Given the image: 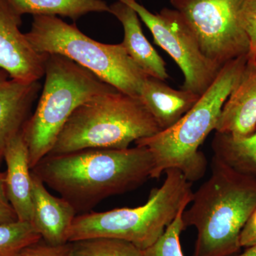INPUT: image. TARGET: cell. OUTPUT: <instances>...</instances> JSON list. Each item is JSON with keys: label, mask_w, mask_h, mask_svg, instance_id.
I'll return each instance as SVG.
<instances>
[{"label": "cell", "mask_w": 256, "mask_h": 256, "mask_svg": "<svg viewBox=\"0 0 256 256\" xmlns=\"http://www.w3.org/2000/svg\"><path fill=\"white\" fill-rule=\"evenodd\" d=\"M154 160L146 146L85 149L47 154L32 170L76 212H86L108 197L136 190L151 178Z\"/></svg>", "instance_id": "6da1fadb"}, {"label": "cell", "mask_w": 256, "mask_h": 256, "mask_svg": "<svg viewBox=\"0 0 256 256\" xmlns=\"http://www.w3.org/2000/svg\"><path fill=\"white\" fill-rule=\"evenodd\" d=\"M210 168V178L184 210V226L196 229L193 256H232L240 252V234L256 208V176L238 172L214 156Z\"/></svg>", "instance_id": "7a4b0ae2"}, {"label": "cell", "mask_w": 256, "mask_h": 256, "mask_svg": "<svg viewBox=\"0 0 256 256\" xmlns=\"http://www.w3.org/2000/svg\"><path fill=\"white\" fill-rule=\"evenodd\" d=\"M247 60L244 56L224 64L206 92L174 126L134 142L151 152L154 160L151 178H160L170 169L180 170L192 183L204 178L208 161L200 146L215 130L222 108Z\"/></svg>", "instance_id": "3957f363"}, {"label": "cell", "mask_w": 256, "mask_h": 256, "mask_svg": "<svg viewBox=\"0 0 256 256\" xmlns=\"http://www.w3.org/2000/svg\"><path fill=\"white\" fill-rule=\"evenodd\" d=\"M161 131L140 98L112 89L79 106L48 154L85 149H127Z\"/></svg>", "instance_id": "277c9868"}, {"label": "cell", "mask_w": 256, "mask_h": 256, "mask_svg": "<svg viewBox=\"0 0 256 256\" xmlns=\"http://www.w3.org/2000/svg\"><path fill=\"white\" fill-rule=\"evenodd\" d=\"M160 188H152L148 201L134 208L88 212L77 216L68 233V242L94 238L120 239L140 250L160 238L178 212L191 203L192 183L176 169L165 172Z\"/></svg>", "instance_id": "5b68a950"}, {"label": "cell", "mask_w": 256, "mask_h": 256, "mask_svg": "<svg viewBox=\"0 0 256 256\" xmlns=\"http://www.w3.org/2000/svg\"><path fill=\"white\" fill-rule=\"evenodd\" d=\"M44 76L36 110L22 130L31 170L48 154L64 124L79 106L116 88L60 54H47Z\"/></svg>", "instance_id": "8992f818"}, {"label": "cell", "mask_w": 256, "mask_h": 256, "mask_svg": "<svg viewBox=\"0 0 256 256\" xmlns=\"http://www.w3.org/2000/svg\"><path fill=\"white\" fill-rule=\"evenodd\" d=\"M40 54H60L92 72L120 92L140 97L148 75L128 55L122 43L96 42L62 18L35 15L31 30L25 34Z\"/></svg>", "instance_id": "52a82bcc"}, {"label": "cell", "mask_w": 256, "mask_h": 256, "mask_svg": "<svg viewBox=\"0 0 256 256\" xmlns=\"http://www.w3.org/2000/svg\"><path fill=\"white\" fill-rule=\"evenodd\" d=\"M245 0H170L194 32L204 54L224 64L250 50L246 33L239 22Z\"/></svg>", "instance_id": "ba28073f"}, {"label": "cell", "mask_w": 256, "mask_h": 256, "mask_svg": "<svg viewBox=\"0 0 256 256\" xmlns=\"http://www.w3.org/2000/svg\"><path fill=\"white\" fill-rule=\"evenodd\" d=\"M129 5L149 28L154 42L173 58L184 75L182 89L202 96L220 68L207 58L196 36L178 10L163 8L153 14L136 0H118Z\"/></svg>", "instance_id": "9c48e42d"}, {"label": "cell", "mask_w": 256, "mask_h": 256, "mask_svg": "<svg viewBox=\"0 0 256 256\" xmlns=\"http://www.w3.org/2000/svg\"><path fill=\"white\" fill-rule=\"evenodd\" d=\"M22 16L0 0V69L12 79L37 82L44 76L47 54L37 52L20 26Z\"/></svg>", "instance_id": "30bf717a"}, {"label": "cell", "mask_w": 256, "mask_h": 256, "mask_svg": "<svg viewBox=\"0 0 256 256\" xmlns=\"http://www.w3.org/2000/svg\"><path fill=\"white\" fill-rule=\"evenodd\" d=\"M32 224L42 240L54 246L68 242V233L77 212L66 200L52 195L32 171Z\"/></svg>", "instance_id": "8fae6325"}, {"label": "cell", "mask_w": 256, "mask_h": 256, "mask_svg": "<svg viewBox=\"0 0 256 256\" xmlns=\"http://www.w3.org/2000/svg\"><path fill=\"white\" fill-rule=\"evenodd\" d=\"M216 132L235 138L256 131V62H248L222 108Z\"/></svg>", "instance_id": "7c38bea8"}, {"label": "cell", "mask_w": 256, "mask_h": 256, "mask_svg": "<svg viewBox=\"0 0 256 256\" xmlns=\"http://www.w3.org/2000/svg\"><path fill=\"white\" fill-rule=\"evenodd\" d=\"M3 158L6 164L5 188L8 200L16 212L18 220L32 223V170L28 146L22 132L8 143Z\"/></svg>", "instance_id": "4fadbf2b"}, {"label": "cell", "mask_w": 256, "mask_h": 256, "mask_svg": "<svg viewBox=\"0 0 256 256\" xmlns=\"http://www.w3.org/2000/svg\"><path fill=\"white\" fill-rule=\"evenodd\" d=\"M37 82L11 79L0 85V160L10 141L22 130L41 90Z\"/></svg>", "instance_id": "5bb4252c"}, {"label": "cell", "mask_w": 256, "mask_h": 256, "mask_svg": "<svg viewBox=\"0 0 256 256\" xmlns=\"http://www.w3.org/2000/svg\"><path fill=\"white\" fill-rule=\"evenodd\" d=\"M110 14L122 24L124 31L122 44L134 63L149 76L164 82L169 78L166 63L146 40L136 12L118 0L110 5Z\"/></svg>", "instance_id": "9a60e30c"}, {"label": "cell", "mask_w": 256, "mask_h": 256, "mask_svg": "<svg viewBox=\"0 0 256 256\" xmlns=\"http://www.w3.org/2000/svg\"><path fill=\"white\" fill-rule=\"evenodd\" d=\"M200 97L183 89L176 90L164 80L149 76L144 80L140 96L161 131L174 126Z\"/></svg>", "instance_id": "2e32d148"}, {"label": "cell", "mask_w": 256, "mask_h": 256, "mask_svg": "<svg viewBox=\"0 0 256 256\" xmlns=\"http://www.w3.org/2000/svg\"><path fill=\"white\" fill-rule=\"evenodd\" d=\"M18 14L65 16L74 21L92 12L110 13L104 0H6Z\"/></svg>", "instance_id": "e0dca14e"}, {"label": "cell", "mask_w": 256, "mask_h": 256, "mask_svg": "<svg viewBox=\"0 0 256 256\" xmlns=\"http://www.w3.org/2000/svg\"><path fill=\"white\" fill-rule=\"evenodd\" d=\"M214 156L242 174L256 176V131L235 138L216 132L212 143Z\"/></svg>", "instance_id": "ac0fdd59"}, {"label": "cell", "mask_w": 256, "mask_h": 256, "mask_svg": "<svg viewBox=\"0 0 256 256\" xmlns=\"http://www.w3.org/2000/svg\"><path fill=\"white\" fill-rule=\"evenodd\" d=\"M68 245V256H143L142 250L120 239L88 238Z\"/></svg>", "instance_id": "d6986e66"}, {"label": "cell", "mask_w": 256, "mask_h": 256, "mask_svg": "<svg viewBox=\"0 0 256 256\" xmlns=\"http://www.w3.org/2000/svg\"><path fill=\"white\" fill-rule=\"evenodd\" d=\"M42 240L30 222L0 224V256H22L28 247Z\"/></svg>", "instance_id": "ffe728a7"}, {"label": "cell", "mask_w": 256, "mask_h": 256, "mask_svg": "<svg viewBox=\"0 0 256 256\" xmlns=\"http://www.w3.org/2000/svg\"><path fill=\"white\" fill-rule=\"evenodd\" d=\"M182 208L176 218L152 245L142 250L143 256H184L180 244V235L184 230Z\"/></svg>", "instance_id": "44dd1931"}, {"label": "cell", "mask_w": 256, "mask_h": 256, "mask_svg": "<svg viewBox=\"0 0 256 256\" xmlns=\"http://www.w3.org/2000/svg\"><path fill=\"white\" fill-rule=\"evenodd\" d=\"M239 22L250 42L248 62H256V0H245L239 13Z\"/></svg>", "instance_id": "7402d4cb"}, {"label": "cell", "mask_w": 256, "mask_h": 256, "mask_svg": "<svg viewBox=\"0 0 256 256\" xmlns=\"http://www.w3.org/2000/svg\"><path fill=\"white\" fill-rule=\"evenodd\" d=\"M68 242L65 245L54 246L42 240L28 247L22 256H68Z\"/></svg>", "instance_id": "603a6c76"}, {"label": "cell", "mask_w": 256, "mask_h": 256, "mask_svg": "<svg viewBox=\"0 0 256 256\" xmlns=\"http://www.w3.org/2000/svg\"><path fill=\"white\" fill-rule=\"evenodd\" d=\"M18 220L16 212L6 196L5 172H0V224L14 223Z\"/></svg>", "instance_id": "cb8c5ba5"}, {"label": "cell", "mask_w": 256, "mask_h": 256, "mask_svg": "<svg viewBox=\"0 0 256 256\" xmlns=\"http://www.w3.org/2000/svg\"><path fill=\"white\" fill-rule=\"evenodd\" d=\"M242 247H250L256 244V208L242 229L240 238Z\"/></svg>", "instance_id": "d4e9b609"}, {"label": "cell", "mask_w": 256, "mask_h": 256, "mask_svg": "<svg viewBox=\"0 0 256 256\" xmlns=\"http://www.w3.org/2000/svg\"><path fill=\"white\" fill-rule=\"evenodd\" d=\"M246 248L244 252L237 256H256V244Z\"/></svg>", "instance_id": "484cf974"}, {"label": "cell", "mask_w": 256, "mask_h": 256, "mask_svg": "<svg viewBox=\"0 0 256 256\" xmlns=\"http://www.w3.org/2000/svg\"><path fill=\"white\" fill-rule=\"evenodd\" d=\"M9 76V74L6 73V72H4V70L0 69V85L4 84V82H6V80H8V77Z\"/></svg>", "instance_id": "4316f807"}, {"label": "cell", "mask_w": 256, "mask_h": 256, "mask_svg": "<svg viewBox=\"0 0 256 256\" xmlns=\"http://www.w3.org/2000/svg\"><path fill=\"white\" fill-rule=\"evenodd\" d=\"M136 1H137V0H136Z\"/></svg>", "instance_id": "83f0119b"}]
</instances>
